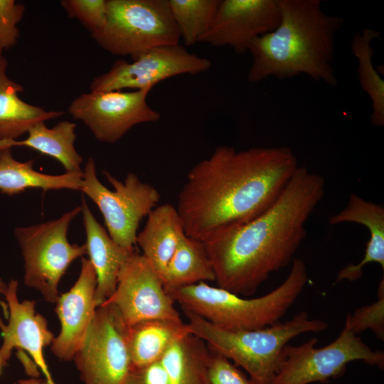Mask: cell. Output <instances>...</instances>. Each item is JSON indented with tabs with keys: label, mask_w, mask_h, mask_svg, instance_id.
<instances>
[{
	"label": "cell",
	"mask_w": 384,
	"mask_h": 384,
	"mask_svg": "<svg viewBox=\"0 0 384 384\" xmlns=\"http://www.w3.org/2000/svg\"><path fill=\"white\" fill-rule=\"evenodd\" d=\"M299 166L287 146H218L190 169L179 192L176 209L186 235L205 242L255 218L277 201Z\"/></svg>",
	"instance_id": "cell-1"
},
{
	"label": "cell",
	"mask_w": 384,
	"mask_h": 384,
	"mask_svg": "<svg viewBox=\"0 0 384 384\" xmlns=\"http://www.w3.org/2000/svg\"><path fill=\"white\" fill-rule=\"evenodd\" d=\"M324 193V177L299 166L269 209L203 242L218 287L250 296L271 274L289 265L306 236V223Z\"/></svg>",
	"instance_id": "cell-2"
},
{
	"label": "cell",
	"mask_w": 384,
	"mask_h": 384,
	"mask_svg": "<svg viewBox=\"0 0 384 384\" xmlns=\"http://www.w3.org/2000/svg\"><path fill=\"white\" fill-rule=\"evenodd\" d=\"M278 1L279 24L250 44L252 63L247 80L258 82L270 77L284 80L303 74L336 86L332 63L336 35L343 18L326 14L320 0Z\"/></svg>",
	"instance_id": "cell-3"
},
{
	"label": "cell",
	"mask_w": 384,
	"mask_h": 384,
	"mask_svg": "<svg viewBox=\"0 0 384 384\" xmlns=\"http://www.w3.org/2000/svg\"><path fill=\"white\" fill-rule=\"evenodd\" d=\"M308 280L304 262L294 258L284 281L259 297L244 298L206 282L182 287L169 296L182 309L217 327L229 331L253 330L279 321L297 299Z\"/></svg>",
	"instance_id": "cell-4"
},
{
	"label": "cell",
	"mask_w": 384,
	"mask_h": 384,
	"mask_svg": "<svg viewBox=\"0 0 384 384\" xmlns=\"http://www.w3.org/2000/svg\"><path fill=\"white\" fill-rule=\"evenodd\" d=\"M191 334L208 347L240 366L256 384H271L277 375L284 347L292 338L306 332H320L326 322L300 311L291 319L253 330L229 331L183 309Z\"/></svg>",
	"instance_id": "cell-5"
},
{
	"label": "cell",
	"mask_w": 384,
	"mask_h": 384,
	"mask_svg": "<svg viewBox=\"0 0 384 384\" xmlns=\"http://www.w3.org/2000/svg\"><path fill=\"white\" fill-rule=\"evenodd\" d=\"M105 23L91 34L105 50L133 60L151 48L179 44L169 0H107Z\"/></svg>",
	"instance_id": "cell-6"
},
{
	"label": "cell",
	"mask_w": 384,
	"mask_h": 384,
	"mask_svg": "<svg viewBox=\"0 0 384 384\" xmlns=\"http://www.w3.org/2000/svg\"><path fill=\"white\" fill-rule=\"evenodd\" d=\"M80 212V206L57 219L14 230L23 259L24 284L47 302H56L61 278L74 260L87 254L85 244H71L68 239L69 225Z\"/></svg>",
	"instance_id": "cell-7"
},
{
	"label": "cell",
	"mask_w": 384,
	"mask_h": 384,
	"mask_svg": "<svg viewBox=\"0 0 384 384\" xmlns=\"http://www.w3.org/2000/svg\"><path fill=\"white\" fill-rule=\"evenodd\" d=\"M103 174L114 190L100 181L95 162L89 158L82 171L80 191L99 208L110 238L124 247L134 249L139 223L156 206L160 193L134 173L127 174L124 181L107 171Z\"/></svg>",
	"instance_id": "cell-8"
},
{
	"label": "cell",
	"mask_w": 384,
	"mask_h": 384,
	"mask_svg": "<svg viewBox=\"0 0 384 384\" xmlns=\"http://www.w3.org/2000/svg\"><path fill=\"white\" fill-rule=\"evenodd\" d=\"M316 338L299 345L287 344L279 370L271 384H309L341 376L347 365L361 361L379 368L384 353L374 351L346 326L331 343L316 348Z\"/></svg>",
	"instance_id": "cell-9"
},
{
	"label": "cell",
	"mask_w": 384,
	"mask_h": 384,
	"mask_svg": "<svg viewBox=\"0 0 384 384\" xmlns=\"http://www.w3.org/2000/svg\"><path fill=\"white\" fill-rule=\"evenodd\" d=\"M127 329L112 304L103 303L97 307L73 358L84 384H122L131 369Z\"/></svg>",
	"instance_id": "cell-10"
},
{
	"label": "cell",
	"mask_w": 384,
	"mask_h": 384,
	"mask_svg": "<svg viewBox=\"0 0 384 384\" xmlns=\"http://www.w3.org/2000/svg\"><path fill=\"white\" fill-rule=\"evenodd\" d=\"M211 65L208 58L188 51L180 43L158 46L132 62L115 61L108 71L92 80L90 91L152 90L160 82L177 75L206 72Z\"/></svg>",
	"instance_id": "cell-11"
},
{
	"label": "cell",
	"mask_w": 384,
	"mask_h": 384,
	"mask_svg": "<svg viewBox=\"0 0 384 384\" xmlns=\"http://www.w3.org/2000/svg\"><path fill=\"white\" fill-rule=\"evenodd\" d=\"M151 90L90 91L74 99L68 112L73 119L82 121L98 141L112 144L134 126L160 119L159 112L147 103Z\"/></svg>",
	"instance_id": "cell-12"
},
{
	"label": "cell",
	"mask_w": 384,
	"mask_h": 384,
	"mask_svg": "<svg viewBox=\"0 0 384 384\" xmlns=\"http://www.w3.org/2000/svg\"><path fill=\"white\" fill-rule=\"evenodd\" d=\"M104 303L116 309L127 326L151 319L182 321L161 277L136 251L123 265L114 292Z\"/></svg>",
	"instance_id": "cell-13"
},
{
	"label": "cell",
	"mask_w": 384,
	"mask_h": 384,
	"mask_svg": "<svg viewBox=\"0 0 384 384\" xmlns=\"http://www.w3.org/2000/svg\"><path fill=\"white\" fill-rule=\"evenodd\" d=\"M278 0H221L214 21L201 43L248 53L251 42L273 31L280 21Z\"/></svg>",
	"instance_id": "cell-14"
},
{
	"label": "cell",
	"mask_w": 384,
	"mask_h": 384,
	"mask_svg": "<svg viewBox=\"0 0 384 384\" xmlns=\"http://www.w3.org/2000/svg\"><path fill=\"white\" fill-rule=\"evenodd\" d=\"M18 282L11 279L4 297L8 309V322L0 318V331L3 338L0 347V360L6 366L14 348L26 351L31 357L48 384H56L44 357L43 349L50 346L54 338L46 318L36 310L33 300L19 301Z\"/></svg>",
	"instance_id": "cell-15"
},
{
	"label": "cell",
	"mask_w": 384,
	"mask_h": 384,
	"mask_svg": "<svg viewBox=\"0 0 384 384\" xmlns=\"http://www.w3.org/2000/svg\"><path fill=\"white\" fill-rule=\"evenodd\" d=\"M96 287L95 271L90 261L82 257L78 279L68 292L59 295L55 302L60 330L54 337L50 350L60 360H73L82 344L97 309Z\"/></svg>",
	"instance_id": "cell-16"
},
{
	"label": "cell",
	"mask_w": 384,
	"mask_h": 384,
	"mask_svg": "<svg viewBox=\"0 0 384 384\" xmlns=\"http://www.w3.org/2000/svg\"><path fill=\"white\" fill-rule=\"evenodd\" d=\"M80 207L87 254L97 276L95 304L98 307L114 292L119 272L135 250L118 245L110 238L93 215L85 198H82Z\"/></svg>",
	"instance_id": "cell-17"
},
{
	"label": "cell",
	"mask_w": 384,
	"mask_h": 384,
	"mask_svg": "<svg viewBox=\"0 0 384 384\" xmlns=\"http://www.w3.org/2000/svg\"><path fill=\"white\" fill-rule=\"evenodd\" d=\"M354 223L365 226L370 234L365 254L357 264H349L337 274L336 282H353L363 275V267L377 263L384 270V208L381 204L366 201L351 193L346 206L329 218L330 225Z\"/></svg>",
	"instance_id": "cell-18"
},
{
	"label": "cell",
	"mask_w": 384,
	"mask_h": 384,
	"mask_svg": "<svg viewBox=\"0 0 384 384\" xmlns=\"http://www.w3.org/2000/svg\"><path fill=\"white\" fill-rule=\"evenodd\" d=\"M185 234L181 217L172 204L156 206L148 214L145 225L137 235L136 244L161 279Z\"/></svg>",
	"instance_id": "cell-19"
},
{
	"label": "cell",
	"mask_w": 384,
	"mask_h": 384,
	"mask_svg": "<svg viewBox=\"0 0 384 384\" xmlns=\"http://www.w3.org/2000/svg\"><path fill=\"white\" fill-rule=\"evenodd\" d=\"M8 60L0 55V140H17L36 123L55 119L63 111H47L18 95L23 87L6 74Z\"/></svg>",
	"instance_id": "cell-20"
},
{
	"label": "cell",
	"mask_w": 384,
	"mask_h": 384,
	"mask_svg": "<svg viewBox=\"0 0 384 384\" xmlns=\"http://www.w3.org/2000/svg\"><path fill=\"white\" fill-rule=\"evenodd\" d=\"M188 334L187 323L183 321L151 319L127 326L131 368L160 361L174 343Z\"/></svg>",
	"instance_id": "cell-21"
},
{
	"label": "cell",
	"mask_w": 384,
	"mask_h": 384,
	"mask_svg": "<svg viewBox=\"0 0 384 384\" xmlns=\"http://www.w3.org/2000/svg\"><path fill=\"white\" fill-rule=\"evenodd\" d=\"M33 160L15 159L11 149H0V191L9 196L24 192L28 188L80 191L82 171L65 172L60 175L40 173L33 168Z\"/></svg>",
	"instance_id": "cell-22"
},
{
	"label": "cell",
	"mask_w": 384,
	"mask_h": 384,
	"mask_svg": "<svg viewBox=\"0 0 384 384\" xmlns=\"http://www.w3.org/2000/svg\"><path fill=\"white\" fill-rule=\"evenodd\" d=\"M75 127V123L67 120L51 128L48 127L45 122H41L28 129L25 139L0 140V149L13 146L28 147L57 159L66 172L81 171L82 158L74 146Z\"/></svg>",
	"instance_id": "cell-23"
},
{
	"label": "cell",
	"mask_w": 384,
	"mask_h": 384,
	"mask_svg": "<svg viewBox=\"0 0 384 384\" xmlns=\"http://www.w3.org/2000/svg\"><path fill=\"white\" fill-rule=\"evenodd\" d=\"M161 281L169 295L184 287L215 281L213 264L204 243L185 234L161 276Z\"/></svg>",
	"instance_id": "cell-24"
},
{
	"label": "cell",
	"mask_w": 384,
	"mask_h": 384,
	"mask_svg": "<svg viewBox=\"0 0 384 384\" xmlns=\"http://www.w3.org/2000/svg\"><path fill=\"white\" fill-rule=\"evenodd\" d=\"M209 353L207 344L191 333L176 341L160 361L168 384H207Z\"/></svg>",
	"instance_id": "cell-25"
},
{
	"label": "cell",
	"mask_w": 384,
	"mask_h": 384,
	"mask_svg": "<svg viewBox=\"0 0 384 384\" xmlns=\"http://www.w3.org/2000/svg\"><path fill=\"white\" fill-rule=\"evenodd\" d=\"M380 36L379 31L366 28L356 33L351 43L357 61L359 83L371 101L370 122L378 127L384 126V80L373 65L372 42Z\"/></svg>",
	"instance_id": "cell-26"
},
{
	"label": "cell",
	"mask_w": 384,
	"mask_h": 384,
	"mask_svg": "<svg viewBox=\"0 0 384 384\" xmlns=\"http://www.w3.org/2000/svg\"><path fill=\"white\" fill-rule=\"evenodd\" d=\"M221 0H169L181 39L187 46L201 43L209 31Z\"/></svg>",
	"instance_id": "cell-27"
},
{
	"label": "cell",
	"mask_w": 384,
	"mask_h": 384,
	"mask_svg": "<svg viewBox=\"0 0 384 384\" xmlns=\"http://www.w3.org/2000/svg\"><path fill=\"white\" fill-rule=\"evenodd\" d=\"M377 300L370 304L357 308L349 313L345 326L356 334L370 330L380 341H384V279L380 280Z\"/></svg>",
	"instance_id": "cell-28"
},
{
	"label": "cell",
	"mask_w": 384,
	"mask_h": 384,
	"mask_svg": "<svg viewBox=\"0 0 384 384\" xmlns=\"http://www.w3.org/2000/svg\"><path fill=\"white\" fill-rule=\"evenodd\" d=\"M60 4L70 17L77 18L91 34L105 23L107 0H63Z\"/></svg>",
	"instance_id": "cell-29"
},
{
	"label": "cell",
	"mask_w": 384,
	"mask_h": 384,
	"mask_svg": "<svg viewBox=\"0 0 384 384\" xmlns=\"http://www.w3.org/2000/svg\"><path fill=\"white\" fill-rule=\"evenodd\" d=\"M210 349V348H209ZM207 384H256L231 361L210 349Z\"/></svg>",
	"instance_id": "cell-30"
},
{
	"label": "cell",
	"mask_w": 384,
	"mask_h": 384,
	"mask_svg": "<svg viewBox=\"0 0 384 384\" xmlns=\"http://www.w3.org/2000/svg\"><path fill=\"white\" fill-rule=\"evenodd\" d=\"M25 6L14 0H0V55L17 43L18 23L21 21Z\"/></svg>",
	"instance_id": "cell-31"
},
{
	"label": "cell",
	"mask_w": 384,
	"mask_h": 384,
	"mask_svg": "<svg viewBox=\"0 0 384 384\" xmlns=\"http://www.w3.org/2000/svg\"><path fill=\"white\" fill-rule=\"evenodd\" d=\"M122 384H168L167 376L160 361L132 368Z\"/></svg>",
	"instance_id": "cell-32"
},
{
	"label": "cell",
	"mask_w": 384,
	"mask_h": 384,
	"mask_svg": "<svg viewBox=\"0 0 384 384\" xmlns=\"http://www.w3.org/2000/svg\"><path fill=\"white\" fill-rule=\"evenodd\" d=\"M14 384H48L44 378H31L28 379H21Z\"/></svg>",
	"instance_id": "cell-33"
},
{
	"label": "cell",
	"mask_w": 384,
	"mask_h": 384,
	"mask_svg": "<svg viewBox=\"0 0 384 384\" xmlns=\"http://www.w3.org/2000/svg\"><path fill=\"white\" fill-rule=\"evenodd\" d=\"M8 288V283L5 282L1 278H0V296L4 295Z\"/></svg>",
	"instance_id": "cell-34"
},
{
	"label": "cell",
	"mask_w": 384,
	"mask_h": 384,
	"mask_svg": "<svg viewBox=\"0 0 384 384\" xmlns=\"http://www.w3.org/2000/svg\"><path fill=\"white\" fill-rule=\"evenodd\" d=\"M4 365L2 363V362L0 360V375L2 373V370H3V368H4Z\"/></svg>",
	"instance_id": "cell-35"
}]
</instances>
